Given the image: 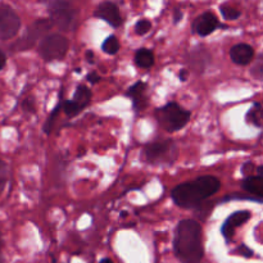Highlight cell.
<instances>
[{
  "mask_svg": "<svg viewBox=\"0 0 263 263\" xmlns=\"http://www.w3.org/2000/svg\"><path fill=\"white\" fill-rule=\"evenodd\" d=\"M68 50V41L64 36L58 33L44 36L39 45V51L45 61H55L63 58Z\"/></svg>",
  "mask_w": 263,
  "mask_h": 263,
  "instance_id": "obj_5",
  "label": "cell"
},
{
  "mask_svg": "<svg viewBox=\"0 0 263 263\" xmlns=\"http://www.w3.org/2000/svg\"><path fill=\"white\" fill-rule=\"evenodd\" d=\"M50 22L61 31H72L77 26L79 13L68 3H61L49 7Z\"/></svg>",
  "mask_w": 263,
  "mask_h": 263,
  "instance_id": "obj_4",
  "label": "cell"
},
{
  "mask_svg": "<svg viewBox=\"0 0 263 263\" xmlns=\"http://www.w3.org/2000/svg\"><path fill=\"white\" fill-rule=\"evenodd\" d=\"M87 80H89L91 84H97V82L100 80V76L98 73H95V72H92V73L87 74Z\"/></svg>",
  "mask_w": 263,
  "mask_h": 263,
  "instance_id": "obj_28",
  "label": "cell"
},
{
  "mask_svg": "<svg viewBox=\"0 0 263 263\" xmlns=\"http://www.w3.org/2000/svg\"><path fill=\"white\" fill-rule=\"evenodd\" d=\"M236 253L240 254V256L246 257V258H251V257L254 256V252L252 249H249L247 246H240L238 249H236Z\"/></svg>",
  "mask_w": 263,
  "mask_h": 263,
  "instance_id": "obj_23",
  "label": "cell"
},
{
  "mask_svg": "<svg viewBox=\"0 0 263 263\" xmlns=\"http://www.w3.org/2000/svg\"><path fill=\"white\" fill-rule=\"evenodd\" d=\"M7 179H8V167L7 164H5V162H3L2 159H0V194H2L5 184H7Z\"/></svg>",
  "mask_w": 263,
  "mask_h": 263,
  "instance_id": "obj_21",
  "label": "cell"
},
{
  "mask_svg": "<svg viewBox=\"0 0 263 263\" xmlns=\"http://www.w3.org/2000/svg\"><path fill=\"white\" fill-rule=\"evenodd\" d=\"M95 17L105 21V22H108L113 27H118L122 23V17H121L120 10L110 2L102 3L97 8V10H95Z\"/></svg>",
  "mask_w": 263,
  "mask_h": 263,
  "instance_id": "obj_11",
  "label": "cell"
},
{
  "mask_svg": "<svg viewBox=\"0 0 263 263\" xmlns=\"http://www.w3.org/2000/svg\"><path fill=\"white\" fill-rule=\"evenodd\" d=\"M0 263H5V262H4V259H3V257H2V256H0Z\"/></svg>",
  "mask_w": 263,
  "mask_h": 263,
  "instance_id": "obj_34",
  "label": "cell"
},
{
  "mask_svg": "<svg viewBox=\"0 0 263 263\" xmlns=\"http://www.w3.org/2000/svg\"><path fill=\"white\" fill-rule=\"evenodd\" d=\"M100 263H113V262L110 258H103L102 261H100Z\"/></svg>",
  "mask_w": 263,
  "mask_h": 263,
  "instance_id": "obj_32",
  "label": "cell"
},
{
  "mask_svg": "<svg viewBox=\"0 0 263 263\" xmlns=\"http://www.w3.org/2000/svg\"><path fill=\"white\" fill-rule=\"evenodd\" d=\"M181 17H182L181 10H180V9H176V10H175V15H174V18H175V23L179 22V21L181 20Z\"/></svg>",
  "mask_w": 263,
  "mask_h": 263,
  "instance_id": "obj_30",
  "label": "cell"
},
{
  "mask_svg": "<svg viewBox=\"0 0 263 263\" xmlns=\"http://www.w3.org/2000/svg\"><path fill=\"white\" fill-rule=\"evenodd\" d=\"M135 62L141 68H151L154 64V54L149 49H139L136 51Z\"/></svg>",
  "mask_w": 263,
  "mask_h": 263,
  "instance_id": "obj_16",
  "label": "cell"
},
{
  "mask_svg": "<svg viewBox=\"0 0 263 263\" xmlns=\"http://www.w3.org/2000/svg\"><path fill=\"white\" fill-rule=\"evenodd\" d=\"M221 13H222L223 18L229 21L236 20V18L240 17V12L236 8L230 7V5H222L221 7Z\"/></svg>",
  "mask_w": 263,
  "mask_h": 263,
  "instance_id": "obj_19",
  "label": "cell"
},
{
  "mask_svg": "<svg viewBox=\"0 0 263 263\" xmlns=\"http://www.w3.org/2000/svg\"><path fill=\"white\" fill-rule=\"evenodd\" d=\"M21 21L17 13L8 5H0V40H8L17 35Z\"/></svg>",
  "mask_w": 263,
  "mask_h": 263,
  "instance_id": "obj_8",
  "label": "cell"
},
{
  "mask_svg": "<svg viewBox=\"0 0 263 263\" xmlns=\"http://www.w3.org/2000/svg\"><path fill=\"white\" fill-rule=\"evenodd\" d=\"M218 27V20L213 13L207 12L194 21L193 30L200 36H207Z\"/></svg>",
  "mask_w": 263,
  "mask_h": 263,
  "instance_id": "obj_12",
  "label": "cell"
},
{
  "mask_svg": "<svg viewBox=\"0 0 263 263\" xmlns=\"http://www.w3.org/2000/svg\"><path fill=\"white\" fill-rule=\"evenodd\" d=\"M253 57V48L248 44H238V45L233 46L230 50L231 61L236 64H240V66H246V64L251 63Z\"/></svg>",
  "mask_w": 263,
  "mask_h": 263,
  "instance_id": "obj_13",
  "label": "cell"
},
{
  "mask_svg": "<svg viewBox=\"0 0 263 263\" xmlns=\"http://www.w3.org/2000/svg\"><path fill=\"white\" fill-rule=\"evenodd\" d=\"M220 180L213 176H202L193 182L179 185L172 192V199L179 207H197L220 190Z\"/></svg>",
  "mask_w": 263,
  "mask_h": 263,
  "instance_id": "obj_2",
  "label": "cell"
},
{
  "mask_svg": "<svg viewBox=\"0 0 263 263\" xmlns=\"http://www.w3.org/2000/svg\"><path fill=\"white\" fill-rule=\"evenodd\" d=\"M253 74H256L258 79H261V77H262V58H261V57H259L258 62H257L256 68L253 69Z\"/></svg>",
  "mask_w": 263,
  "mask_h": 263,
  "instance_id": "obj_26",
  "label": "cell"
},
{
  "mask_svg": "<svg viewBox=\"0 0 263 263\" xmlns=\"http://www.w3.org/2000/svg\"><path fill=\"white\" fill-rule=\"evenodd\" d=\"M146 84L144 82H136L134 86H131L127 91V97H131L134 100V108L136 110H143L146 107Z\"/></svg>",
  "mask_w": 263,
  "mask_h": 263,
  "instance_id": "obj_14",
  "label": "cell"
},
{
  "mask_svg": "<svg viewBox=\"0 0 263 263\" xmlns=\"http://www.w3.org/2000/svg\"><path fill=\"white\" fill-rule=\"evenodd\" d=\"M2 246H3V243H2V239H0V251H2Z\"/></svg>",
  "mask_w": 263,
  "mask_h": 263,
  "instance_id": "obj_35",
  "label": "cell"
},
{
  "mask_svg": "<svg viewBox=\"0 0 263 263\" xmlns=\"http://www.w3.org/2000/svg\"><path fill=\"white\" fill-rule=\"evenodd\" d=\"M176 156L177 148L172 140L153 143L145 149V157L149 163H172Z\"/></svg>",
  "mask_w": 263,
  "mask_h": 263,
  "instance_id": "obj_6",
  "label": "cell"
},
{
  "mask_svg": "<svg viewBox=\"0 0 263 263\" xmlns=\"http://www.w3.org/2000/svg\"><path fill=\"white\" fill-rule=\"evenodd\" d=\"M180 80H181V81H186V80H187V71H186V69H182V71L180 72Z\"/></svg>",
  "mask_w": 263,
  "mask_h": 263,
  "instance_id": "obj_31",
  "label": "cell"
},
{
  "mask_svg": "<svg viewBox=\"0 0 263 263\" xmlns=\"http://www.w3.org/2000/svg\"><path fill=\"white\" fill-rule=\"evenodd\" d=\"M247 121L251 125L256 126V127H261L262 126V105L261 103H256L253 107L249 109L247 113Z\"/></svg>",
  "mask_w": 263,
  "mask_h": 263,
  "instance_id": "obj_17",
  "label": "cell"
},
{
  "mask_svg": "<svg viewBox=\"0 0 263 263\" xmlns=\"http://www.w3.org/2000/svg\"><path fill=\"white\" fill-rule=\"evenodd\" d=\"M22 107L26 112H30V113L35 112V103H33L32 98H27V99L23 100Z\"/></svg>",
  "mask_w": 263,
  "mask_h": 263,
  "instance_id": "obj_24",
  "label": "cell"
},
{
  "mask_svg": "<svg viewBox=\"0 0 263 263\" xmlns=\"http://www.w3.org/2000/svg\"><path fill=\"white\" fill-rule=\"evenodd\" d=\"M59 109H61V103H59V104L57 105L55 108H54V110H53V112H51V115L49 116V118H48V120H46L45 127H44V130H45V133H46V134L50 133L51 126H53L54 121H55V116L58 115V113H59Z\"/></svg>",
  "mask_w": 263,
  "mask_h": 263,
  "instance_id": "obj_22",
  "label": "cell"
},
{
  "mask_svg": "<svg viewBox=\"0 0 263 263\" xmlns=\"http://www.w3.org/2000/svg\"><path fill=\"white\" fill-rule=\"evenodd\" d=\"M5 63H7V58H5V54L0 50V69L4 68Z\"/></svg>",
  "mask_w": 263,
  "mask_h": 263,
  "instance_id": "obj_29",
  "label": "cell"
},
{
  "mask_svg": "<svg viewBox=\"0 0 263 263\" xmlns=\"http://www.w3.org/2000/svg\"><path fill=\"white\" fill-rule=\"evenodd\" d=\"M151 28H152V23L149 22L148 20L139 21L135 26V31L138 35H145V33H148L149 31H151Z\"/></svg>",
  "mask_w": 263,
  "mask_h": 263,
  "instance_id": "obj_20",
  "label": "cell"
},
{
  "mask_svg": "<svg viewBox=\"0 0 263 263\" xmlns=\"http://www.w3.org/2000/svg\"><path fill=\"white\" fill-rule=\"evenodd\" d=\"M241 186L247 193L253 197L262 199L263 197V179L262 176H247L241 182Z\"/></svg>",
  "mask_w": 263,
  "mask_h": 263,
  "instance_id": "obj_15",
  "label": "cell"
},
{
  "mask_svg": "<svg viewBox=\"0 0 263 263\" xmlns=\"http://www.w3.org/2000/svg\"><path fill=\"white\" fill-rule=\"evenodd\" d=\"M241 171H243V174L246 175V176H252L251 174L254 171L253 162H247V163L243 166V168H241Z\"/></svg>",
  "mask_w": 263,
  "mask_h": 263,
  "instance_id": "obj_25",
  "label": "cell"
},
{
  "mask_svg": "<svg viewBox=\"0 0 263 263\" xmlns=\"http://www.w3.org/2000/svg\"><path fill=\"white\" fill-rule=\"evenodd\" d=\"M90 100H91V92H90V90L85 85H80L76 89V92H74L72 100H67L64 103V112L69 117L79 115L89 104Z\"/></svg>",
  "mask_w": 263,
  "mask_h": 263,
  "instance_id": "obj_9",
  "label": "cell"
},
{
  "mask_svg": "<svg viewBox=\"0 0 263 263\" xmlns=\"http://www.w3.org/2000/svg\"><path fill=\"white\" fill-rule=\"evenodd\" d=\"M251 218V212L249 211H238V212L233 213L228 220L225 221V223L221 228V234L223 235V238L226 239V241H230L234 238V234L235 230L239 226L244 225L247 221Z\"/></svg>",
  "mask_w": 263,
  "mask_h": 263,
  "instance_id": "obj_10",
  "label": "cell"
},
{
  "mask_svg": "<svg viewBox=\"0 0 263 263\" xmlns=\"http://www.w3.org/2000/svg\"><path fill=\"white\" fill-rule=\"evenodd\" d=\"M102 48L103 50H104V53L116 54L120 50V43H118V40L116 39V36H109V37H107L104 40Z\"/></svg>",
  "mask_w": 263,
  "mask_h": 263,
  "instance_id": "obj_18",
  "label": "cell"
},
{
  "mask_svg": "<svg viewBox=\"0 0 263 263\" xmlns=\"http://www.w3.org/2000/svg\"><path fill=\"white\" fill-rule=\"evenodd\" d=\"M175 254L184 263H199L204 256L202 228L197 221L184 220L177 225L174 241Z\"/></svg>",
  "mask_w": 263,
  "mask_h": 263,
  "instance_id": "obj_1",
  "label": "cell"
},
{
  "mask_svg": "<svg viewBox=\"0 0 263 263\" xmlns=\"http://www.w3.org/2000/svg\"><path fill=\"white\" fill-rule=\"evenodd\" d=\"M40 3H44V4H48L49 7L55 4H61V3H68L69 0H39Z\"/></svg>",
  "mask_w": 263,
  "mask_h": 263,
  "instance_id": "obj_27",
  "label": "cell"
},
{
  "mask_svg": "<svg viewBox=\"0 0 263 263\" xmlns=\"http://www.w3.org/2000/svg\"><path fill=\"white\" fill-rule=\"evenodd\" d=\"M86 57H87V61H89V62H92V53H91V51H89V53H87L86 54Z\"/></svg>",
  "mask_w": 263,
  "mask_h": 263,
  "instance_id": "obj_33",
  "label": "cell"
},
{
  "mask_svg": "<svg viewBox=\"0 0 263 263\" xmlns=\"http://www.w3.org/2000/svg\"><path fill=\"white\" fill-rule=\"evenodd\" d=\"M51 22L48 20H39L36 22H33L32 25L28 27V30L26 31L25 35L20 39L18 41H15V44L13 45L14 50H27V49L32 48L35 45L36 41L40 37H43L46 32L51 28Z\"/></svg>",
  "mask_w": 263,
  "mask_h": 263,
  "instance_id": "obj_7",
  "label": "cell"
},
{
  "mask_svg": "<svg viewBox=\"0 0 263 263\" xmlns=\"http://www.w3.org/2000/svg\"><path fill=\"white\" fill-rule=\"evenodd\" d=\"M190 112L180 107L176 103H168L164 107L157 109V118L162 127L168 133L179 131L189 122Z\"/></svg>",
  "mask_w": 263,
  "mask_h": 263,
  "instance_id": "obj_3",
  "label": "cell"
}]
</instances>
